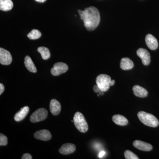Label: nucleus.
Listing matches in <instances>:
<instances>
[{
    "instance_id": "f257e3e1",
    "label": "nucleus",
    "mask_w": 159,
    "mask_h": 159,
    "mask_svg": "<svg viewBox=\"0 0 159 159\" xmlns=\"http://www.w3.org/2000/svg\"><path fill=\"white\" fill-rule=\"evenodd\" d=\"M80 19L84 23V26L89 31H93L100 22V16L99 10L96 7L90 6L84 11L78 10Z\"/></svg>"
},
{
    "instance_id": "f03ea898",
    "label": "nucleus",
    "mask_w": 159,
    "mask_h": 159,
    "mask_svg": "<svg viewBox=\"0 0 159 159\" xmlns=\"http://www.w3.org/2000/svg\"><path fill=\"white\" fill-rule=\"evenodd\" d=\"M138 117L142 123L147 126L156 127L159 125L158 120L152 114L141 111L138 113Z\"/></svg>"
},
{
    "instance_id": "7ed1b4c3",
    "label": "nucleus",
    "mask_w": 159,
    "mask_h": 159,
    "mask_svg": "<svg viewBox=\"0 0 159 159\" xmlns=\"http://www.w3.org/2000/svg\"><path fill=\"white\" fill-rule=\"evenodd\" d=\"M73 120L75 127L80 132L84 133L88 130V125L82 113L77 112L74 115Z\"/></svg>"
},
{
    "instance_id": "20e7f679",
    "label": "nucleus",
    "mask_w": 159,
    "mask_h": 159,
    "mask_svg": "<svg viewBox=\"0 0 159 159\" xmlns=\"http://www.w3.org/2000/svg\"><path fill=\"white\" fill-rule=\"evenodd\" d=\"M111 80V77L108 75L106 74H100L97 77L96 83L101 91L106 92L111 86L110 83Z\"/></svg>"
},
{
    "instance_id": "39448f33",
    "label": "nucleus",
    "mask_w": 159,
    "mask_h": 159,
    "mask_svg": "<svg viewBox=\"0 0 159 159\" xmlns=\"http://www.w3.org/2000/svg\"><path fill=\"white\" fill-rule=\"evenodd\" d=\"M48 113L46 109L40 108L35 111L30 118V121L32 123H35L43 121L47 119Z\"/></svg>"
},
{
    "instance_id": "423d86ee",
    "label": "nucleus",
    "mask_w": 159,
    "mask_h": 159,
    "mask_svg": "<svg viewBox=\"0 0 159 159\" xmlns=\"http://www.w3.org/2000/svg\"><path fill=\"white\" fill-rule=\"evenodd\" d=\"M68 69V66L66 64L61 62L56 63L51 69V74L54 76H59L61 74L65 73Z\"/></svg>"
},
{
    "instance_id": "0eeeda50",
    "label": "nucleus",
    "mask_w": 159,
    "mask_h": 159,
    "mask_svg": "<svg viewBox=\"0 0 159 159\" xmlns=\"http://www.w3.org/2000/svg\"><path fill=\"white\" fill-rule=\"evenodd\" d=\"M12 58L11 54L6 49L0 48V63L3 65H9L12 62Z\"/></svg>"
},
{
    "instance_id": "6e6552de",
    "label": "nucleus",
    "mask_w": 159,
    "mask_h": 159,
    "mask_svg": "<svg viewBox=\"0 0 159 159\" xmlns=\"http://www.w3.org/2000/svg\"><path fill=\"white\" fill-rule=\"evenodd\" d=\"M137 54L142 59V63L144 65L148 66L150 64V55L147 50L142 48H139L137 51Z\"/></svg>"
},
{
    "instance_id": "1a4fd4ad",
    "label": "nucleus",
    "mask_w": 159,
    "mask_h": 159,
    "mask_svg": "<svg viewBox=\"0 0 159 159\" xmlns=\"http://www.w3.org/2000/svg\"><path fill=\"white\" fill-rule=\"evenodd\" d=\"M34 136L36 139L43 141H49L52 138L51 132L47 129L38 131L34 134Z\"/></svg>"
},
{
    "instance_id": "9d476101",
    "label": "nucleus",
    "mask_w": 159,
    "mask_h": 159,
    "mask_svg": "<svg viewBox=\"0 0 159 159\" xmlns=\"http://www.w3.org/2000/svg\"><path fill=\"white\" fill-rule=\"evenodd\" d=\"M146 45L151 50H156L158 47V43L156 38L151 34L146 35L145 39Z\"/></svg>"
},
{
    "instance_id": "9b49d317",
    "label": "nucleus",
    "mask_w": 159,
    "mask_h": 159,
    "mask_svg": "<svg viewBox=\"0 0 159 159\" xmlns=\"http://www.w3.org/2000/svg\"><path fill=\"white\" fill-rule=\"evenodd\" d=\"M133 144L134 147H135L137 149L143 151H150L152 149V145L140 140H136L134 141Z\"/></svg>"
},
{
    "instance_id": "f8f14e48",
    "label": "nucleus",
    "mask_w": 159,
    "mask_h": 159,
    "mask_svg": "<svg viewBox=\"0 0 159 159\" xmlns=\"http://www.w3.org/2000/svg\"><path fill=\"white\" fill-rule=\"evenodd\" d=\"M76 147L72 143H66L63 144L59 148L60 153L63 155H68L73 153L76 150Z\"/></svg>"
},
{
    "instance_id": "ddd939ff",
    "label": "nucleus",
    "mask_w": 159,
    "mask_h": 159,
    "mask_svg": "<svg viewBox=\"0 0 159 159\" xmlns=\"http://www.w3.org/2000/svg\"><path fill=\"white\" fill-rule=\"evenodd\" d=\"M50 109L53 116H57L61 111V105L56 99H51L50 104Z\"/></svg>"
},
{
    "instance_id": "4468645a",
    "label": "nucleus",
    "mask_w": 159,
    "mask_h": 159,
    "mask_svg": "<svg viewBox=\"0 0 159 159\" xmlns=\"http://www.w3.org/2000/svg\"><path fill=\"white\" fill-rule=\"evenodd\" d=\"M133 91L135 96L140 98L147 97L148 95V92L145 89L138 85L134 86Z\"/></svg>"
},
{
    "instance_id": "2eb2a0df",
    "label": "nucleus",
    "mask_w": 159,
    "mask_h": 159,
    "mask_svg": "<svg viewBox=\"0 0 159 159\" xmlns=\"http://www.w3.org/2000/svg\"><path fill=\"white\" fill-rule=\"evenodd\" d=\"M29 111V107L25 106L21 108L20 110L15 115L14 119L16 122L22 121L25 118Z\"/></svg>"
},
{
    "instance_id": "dca6fc26",
    "label": "nucleus",
    "mask_w": 159,
    "mask_h": 159,
    "mask_svg": "<svg viewBox=\"0 0 159 159\" xmlns=\"http://www.w3.org/2000/svg\"><path fill=\"white\" fill-rule=\"evenodd\" d=\"M134 63L131 60L127 57L122 58L120 62V68L124 70H128L133 68Z\"/></svg>"
},
{
    "instance_id": "f3484780",
    "label": "nucleus",
    "mask_w": 159,
    "mask_h": 159,
    "mask_svg": "<svg viewBox=\"0 0 159 159\" xmlns=\"http://www.w3.org/2000/svg\"><path fill=\"white\" fill-rule=\"evenodd\" d=\"M112 119L114 123L121 126L126 125L128 123L127 119L124 116L121 115H114Z\"/></svg>"
},
{
    "instance_id": "a211bd4d",
    "label": "nucleus",
    "mask_w": 159,
    "mask_h": 159,
    "mask_svg": "<svg viewBox=\"0 0 159 159\" xmlns=\"http://www.w3.org/2000/svg\"><path fill=\"white\" fill-rule=\"evenodd\" d=\"M25 65L26 68L31 73H35L37 72V69L32 61L31 57L29 56H26L25 58Z\"/></svg>"
},
{
    "instance_id": "6ab92c4d",
    "label": "nucleus",
    "mask_w": 159,
    "mask_h": 159,
    "mask_svg": "<svg viewBox=\"0 0 159 159\" xmlns=\"http://www.w3.org/2000/svg\"><path fill=\"white\" fill-rule=\"evenodd\" d=\"M13 3L11 0H0V10L8 11L13 8Z\"/></svg>"
},
{
    "instance_id": "aec40b11",
    "label": "nucleus",
    "mask_w": 159,
    "mask_h": 159,
    "mask_svg": "<svg viewBox=\"0 0 159 159\" xmlns=\"http://www.w3.org/2000/svg\"><path fill=\"white\" fill-rule=\"evenodd\" d=\"M37 51L41 54L43 59L47 60L51 57L50 51L46 47H40L37 49Z\"/></svg>"
},
{
    "instance_id": "412c9836",
    "label": "nucleus",
    "mask_w": 159,
    "mask_h": 159,
    "mask_svg": "<svg viewBox=\"0 0 159 159\" xmlns=\"http://www.w3.org/2000/svg\"><path fill=\"white\" fill-rule=\"evenodd\" d=\"M41 35L42 34L40 31L36 29H33L28 34L27 36L29 39L34 40L38 39L41 37Z\"/></svg>"
},
{
    "instance_id": "4be33fe9",
    "label": "nucleus",
    "mask_w": 159,
    "mask_h": 159,
    "mask_svg": "<svg viewBox=\"0 0 159 159\" xmlns=\"http://www.w3.org/2000/svg\"><path fill=\"white\" fill-rule=\"evenodd\" d=\"M124 156L126 159H139V157L130 150H127L124 152Z\"/></svg>"
},
{
    "instance_id": "5701e85b",
    "label": "nucleus",
    "mask_w": 159,
    "mask_h": 159,
    "mask_svg": "<svg viewBox=\"0 0 159 159\" xmlns=\"http://www.w3.org/2000/svg\"><path fill=\"white\" fill-rule=\"evenodd\" d=\"M8 144V138L3 134H0V145L6 146Z\"/></svg>"
},
{
    "instance_id": "b1692460",
    "label": "nucleus",
    "mask_w": 159,
    "mask_h": 159,
    "mask_svg": "<svg viewBox=\"0 0 159 159\" xmlns=\"http://www.w3.org/2000/svg\"><path fill=\"white\" fill-rule=\"evenodd\" d=\"M93 90L94 92L96 93H99V95H103V91H101V90L99 89V88L98 87V86L97 85H94L93 87Z\"/></svg>"
},
{
    "instance_id": "393cba45",
    "label": "nucleus",
    "mask_w": 159,
    "mask_h": 159,
    "mask_svg": "<svg viewBox=\"0 0 159 159\" xmlns=\"http://www.w3.org/2000/svg\"><path fill=\"white\" fill-rule=\"evenodd\" d=\"M32 158V157L30 154L29 153H25L22 157V159H31Z\"/></svg>"
},
{
    "instance_id": "a878e982",
    "label": "nucleus",
    "mask_w": 159,
    "mask_h": 159,
    "mask_svg": "<svg viewBox=\"0 0 159 159\" xmlns=\"http://www.w3.org/2000/svg\"><path fill=\"white\" fill-rule=\"evenodd\" d=\"M4 90H5V86L2 84H0V95H2Z\"/></svg>"
},
{
    "instance_id": "bb28decb",
    "label": "nucleus",
    "mask_w": 159,
    "mask_h": 159,
    "mask_svg": "<svg viewBox=\"0 0 159 159\" xmlns=\"http://www.w3.org/2000/svg\"><path fill=\"white\" fill-rule=\"evenodd\" d=\"M105 154L106 152L104 151H102L99 152V155H98V157L99 158H102V157L105 156Z\"/></svg>"
},
{
    "instance_id": "cd10ccee",
    "label": "nucleus",
    "mask_w": 159,
    "mask_h": 159,
    "mask_svg": "<svg viewBox=\"0 0 159 159\" xmlns=\"http://www.w3.org/2000/svg\"><path fill=\"white\" fill-rule=\"evenodd\" d=\"M115 84V80H111L110 83V86H113Z\"/></svg>"
},
{
    "instance_id": "c85d7f7f",
    "label": "nucleus",
    "mask_w": 159,
    "mask_h": 159,
    "mask_svg": "<svg viewBox=\"0 0 159 159\" xmlns=\"http://www.w3.org/2000/svg\"><path fill=\"white\" fill-rule=\"evenodd\" d=\"M36 2H38L40 3H43L45 2L47 0H35Z\"/></svg>"
}]
</instances>
